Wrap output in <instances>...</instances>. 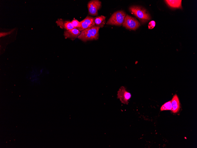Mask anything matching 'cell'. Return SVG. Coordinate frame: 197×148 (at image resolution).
I'll return each mask as SVG.
<instances>
[{
    "instance_id": "cell-1",
    "label": "cell",
    "mask_w": 197,
    "mask_h": 148,
    "mask_svg": "<svg viewBox=\"0 0 197 148\" xmlns=\"http://www.w3.org/2000/svg\"><path fill=\"white\" fill-rule=\"evenodd\" d=\"M100 28V27L95 25L85 29L81 31V33L78 38L84 42L97 40L99 37Z\"/></svg>"
},
{
    "instance_id": "cell-2",
    "label": "cell",
    "mask_w": 197,
    "mask_h": 148,
    "mask_svg": "<svg viewBox=\"0 0 197 148\" xmlns=\"http://www.w3.org/2000/svg\"><path fill=\"white\" fill-rule=\"evenodd\" d=\"M130 11L139 20L142 24H144L151 19L150 14L144 8L138 6H133L129 8Z\"/></svg>"
},
{
    "instance_id": "cell-3",
    "label": "cell",
    "mask_w": 197,
    "mask_h": 148,
    "mask_svg": "<svg viewBox=\"0 0 197 148\" xmlns=\"http://www.w3.org/2000/svg\"><path fill=\"white\" fill-rule=\"evenodd\" d=\"M126 13L123 11H118L114 12L108 20L107 25L121 26L123 23Z\"/></svg>"
},
{
    "instance_id": "cell-4",
    "label": "cell",
    "mask_w": 197,
    "mask_h": 148,
    "mask_svg": "<svg viewBox=\"0 0 197 148\" xmlns=\"http://www.w3.org/2000/svg\"><path fill=\"white\" fill-rule=\"evenodd\" d=\"M122 25L126 29L133 30H135L140 25L137 20L128 14L126 15Z\"/></svg>"
},
{
    "instance_id": "cell-5",
    "label": "cell",
    "mask_w": 197,
    "mask_h": 148,
    "mask_svg": "<svg viewBox=\"0 0 197 148\" xmlns=\"http://www.w3.org/2000/svg\"><path fill=\"white\" fill-rule=\"evenodd\" d=\"M101 2L98 0H92L90 1L87 4L89 14L92 16L98 15V11L101 8Z\"/></svg>"
},
{
    "instance_id": "cell-6",
    "label": "cell",
    "mask_w": 197,
    "mask_h": 148,
    "mask_svg": "<svg viewBox=\"0 0 197 148\" xmlns=\"http://www.w3.org/2000/svg\"><path fill=\"white\" fill-rule=\"evenodd\" d=\"M117 98L119 99L122 103L128 104V101L131 97V95L128 92L124 86H122L117 92Z\"/></svg>"
},
{
    "instance_id": "cell-7",
    "label": "cell",
    "mask_w": 197,
    "mask_h": 148,
    "mask_svg": "<svg viewBox=\"0 0 197 148\" xmlns=\"http://www.w3.org/2000/svg\"><path fill=\"white\" fill-rule=\"evenodd\" d=\"M80 22L81 26L77 28L80 31L95 25L94 22V17L88 16Z\"/></svg>"
},
{
    "instance_id": "cell-8",
    "label": "cell",
    "mask_w": 197,
    "mask_h": 148,
    "mask_svg": "<svg viewBox=\"0 0 197 148\" xmlns=\"http://www.w3.org/2000/svg\"><path fill=\"white\" fill-rule=\"evenodd\" d=\"M58 26L60 28L68 30L75 28L71 22V21L66 20L64 21L63 19H58L56 21Z\"/></svg>"
},
{
    "instance_id": "cell-9",
    "label": "cell",
    "mask_w": 197,
    "mask_h": 148,
    "mask_svg": "<svg viewBox=\"0 0 197 148\" xmlns=\"http://www.w3.org/2000/svg\"><path fill=\"white\" fill-rule=\"evenodd\" d=\"M81 31L76 28L66 30L64 32V35L66 38L75 39L78 38Z\"/></svg>"
},
{
    "instance_id": "cell-10",
    "label": "cell",
    "mask_w": 197,
    "mask_h": 148,
    "mask_svg": "<svg viewBox=\"0 0 197 148\" xmlns=\"http://www.w3.org/2000/svg\"><path fill=\"white\" fill-rule=\"evenodd\" d=\"M171 111L173 113H176L179 110L180 108V103L179 98L176 94L175 95L171 100Z\"/></svg>"
},
{
    "instance_id": "cell-11",
    "label": "cell",
    "mask_w": 197,
    "mask_h": 148,
    "mask_svg": "<svg viewBox=\"0 0 197 148\" xmlns=\"http://www.w3.org/2000/svg\"><path fill=\"white\" fill-rule=\"evenodd\" d=\"M165 1L167 4L170 8L180 9L182 8L181 0H166Z\"/></svg>"
},
{
    "instance_id": "cell-12",
    "label": "cell",
    "mask_w": 197,
    "mask_h": 148,
    "mask_svg": "<svg viewBox=\"0 0 197 148\" xmlns=\"http://www.w3.org/2000/svg\"><path fill=\"white\" fill-rule=\"evenodd\" d=\"M106 17L103 15L94 17V22L95 25L100 28L104 27L106 22Z\"/></svg>"
},
{
    "instance_id": "cell-13",
    "label": "cell",
    "mask_w": 197,
    "mask_h": 148,
    "mask_svg": "<svg viewBox=\"0 0 197 148\" xmlns=\"http://www.w3.org/2000/svg\"><path fill=\"white\" fill-rule=\"evenodd\" d=\"M172 108V105L171 100L166 102L160 108V110L163 111L165 110H171Z\"/></svg>"
},
{
    "instance_id": "cell-14",
    "label": "cell",
    "mask_w": 197,
    "mask_h": 148,
    "mask_svg": "<svg viewBox=\"0 0 197 148\" xmlns=\"http://www.w3.org/2000/svg\"><path fill=\"white\" fill-rule=\"evenodd\" d=\"M71 22L73 26L75 28H77L80 27L81 26V23L80 22H79L78 20L76 19H74Z\"/></svg>"
},
{
    "instance_id": "cell-15",
    "label": "cell",
    "mask_w": 197,
    "mask_h": 148,
    "mask_svg": "<svg viewBox=\"0 0 197 148\" xmlns=\"http://www.w3.org/2000/svg\"><path fill=\"white\" fill-rule=\"evenodd\" d=\"M155 22L154 21H151L149 23L148 25V29H153L155 26Z\"/></svg>"
},
{
    "instance_id": "cell-16",
    "label": "cell",
    "mask_w": 197,
    "mask_h": 148,
    "mask_svg": "<svg viewBox=\"0 0 197 148\" xmlns=\"http://www.w3.org/2000/svg\"><path fill=\"white\" fill-rule=\"evenodd\" d=\"M13 31H14V30H13L11 31H9V32H0V37H3L8 34H10L12 33V32Z\"/></svg>"
}]
</instances>
